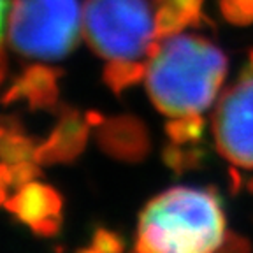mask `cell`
<instances>
[{
  "mask_svg": "<svg viewBox=\"0 0 253 253\" xmlns=\"http://www.w3.org/2000/svg\"><path fill=\"white\" fill-rule=\"evenodd\" d=\"M78 36V0H16L9 39L18 53L41 60L63 58Z\"/></svg>",
  "mask_w": 253,
  "mask_h": 253,
  "instance_id": "obj_4",
  "label": "cell"
},
{
  "mask_svg": "<svg viewBox=\"0 0 253 253\" xmlns=\"http://www.w3.org/2000/svg\"><path fill=\"white\" fill-rule=\"evenodd\" d=\"M97 142L104 153L122 162H141L150 153V135L135 116L107 118L97 126Z\"/></svg>",
  "mask_w": 253,
  "mask_h": 253,
  "instance_id": "obj_8",
  "label": "cell"
},
{
  "mask_svg": "<svg viewBox=\"0 0 253 253\" xmlns=\"http://www.w3.org/2000/svg\"><path fill=\"white\" fill-rule=\"evenodd\" d=\"M84 34L107 60L150 58L158 41L148 0H86Z\"/></svg>",
  "mask_w": 253,
  "mask_h": 253,
  "instance_id": "obj_3",
  "label": "cell"
},
{
  "mask_svg": "<svg viewBox=\"0 0 253 253\" xmlns=\"http://www.w3.org/2000/svg\"><path fill=\"white\" fill-rule=\"evenodd\" d=\"M227 236L223 201L214 186H172L139 213L134 253H216Z\"/></svg>",
  "mask_w": 253,
  "mask_h": 253,
  "instance_id": "obj_1",
  "label": "cell"
},
{
  "mask_svg": "<svg viewBox=\"0 0 253 253\" xmlns=\"http://www.w3.org/2000/svg\"><path fill=\"white\" fill-rule=\"evenodd\" d=\"M229 178H230V194L232 195H237L239 194V190H241V174L236 167H230L229 169Z\"/></svg>",
  "mask_w": 253,
  "mask_h": 253,
  "instance_id": "obj_18",
  "label": "cell"
},
{
  "mask_svg": "<svg viewBox=\"0 0 253 253\" xmlns=\"http://www.w3.org/2000/svg\"><path fill=\"white\" fill-rule=\"evenodd\" d=\"M5 210L39 237H56L63 225V199L56 188L32 181L7 199Z\"/></svg>",
  "mask_w": 253,
  "mask_h": 253,
  "instance_id": "obj_6",
  "label": "cell"
},
{
  "mask_svg": "<svg viewBox=\"0 0 253 253\" xmlns=\"http://www.w3.org/2000/svg\"><path fill=\"white\" fill-rule=\"evenodd\" d=\"M250 63H252V67H253V53H252V58H250Z\"/></svg>",
  "mask_w": 253,
  "mask_h": 253,
  "instance_id": "obj_24",
  "label": "cell"
},
{
  "mask_svg": "<svg viewBox=\"0 0 253 253\" xmlns=\"http://www.w3.org/2000/svg\"><path fill=\"white\" fill-rule=\"evenodd\" d=\"M227 72L225 55L202 37L157 41L146 65V88L162 115L185 116L208 109Z\"/></svg>",
  "mask_w": 253,
  "mask_h": 253,
  "instance_id": "obj_2",
  "label": "cell"
},
{
  "mask_svg": "<svg viewBox=\"0 0 253 253\" xmlns=\"http://www.w3.org/2000/svg\"><path fill=\"white\" fill-rule=\"evenodd\" d=\"M84 118H86V122L90 126H100L104 122H106V118H104L100 113H97V111H88L86 115H84Z\"/></svg>",
  "mask_w": 253,
  "mask_h": 253,
  "instance_id": "obj_19",
  "label": "cell"
},
{
  "mask_svg": "<svg viewBox=\"0 0 253 253\" xmlns=\"http://www.w3.org/2000/svg\"><path fill=\"white\" fill-rule=\"evenodd\" d=\"M246 186H248V192H250V194H253V178L248 179V185H246Z\"/></svg>",
  "mask_w": 253,
  "mask_h": 253,
  "instance_id": "obj_23",
  "label": "cell"
},
{
  "mask_svg": "<svg viewBox=\"0 0 253 253\" xmlns=\"http://www.w3.org/2000/svg\"><path fill=\"white\" fill-rule=\"evenodd\" d=\"M9 7V0H0V41L4 34V23H5V11Z\"/></svg>",
  "mask_w": 253,
  "mask_h": 253,
  "instance_id": "obj_20",
  "label": "cell"
},
{
  "mask_svg": "<svg viewBox=\"0 0 253 253\" xmlns=\"http://www.w3.org/2000/svg\"><path fill=\"white\" fill-rule=\"evenodd\" d=\"M58 72L53 69L34 65L27 69L21 78L12 83L4 93L2 104H12L18 100H27L30 109H51L58 100Z\"/></svg>",
  "mask_w": 253,
  "mask_h": 253,
  "instance_id": "obj_9",
  "label": "cell"
},
{
  "mask_svg": "<svg viewBox=\"0 0 253 253\" xmlns=\"http://www.w3.org/2000/svg\"><path fill=\"white\" fill-rule=\"evenodd\" d=\"M142 78H146V65L141 60H109L104 69V81L118 95L141 83Z\"/></svg>",
  "mask_w": 253,
  "mask_h": 253,
  "instance_id": "obj_11",
  "label": "cell"
},
{
  "mask_svg": "<svg viewBox=\"0 0 253 253\" xmlns=\"http://www.w3.org/2000/svg\"><path fill=\"white\" fill-rule=\"evenodd\" d=\"M213 134L221 157L243 169H253V67L227 90L213 116Z\"/></svg>",
  "mask_w": 253,
  "mask_h": 253,
  "instance_id": "obj_5",
  "label": "cell"
},
{
  "mask_svg": "<svg viewBox=\"0 0 253 253\" xmlns=\"http://www.w3.org/2000/svg\"><path fill=\"white\" fill-rule=\"evenodd\" d=\"M91 245L97 246L102 253H125V237L116 230H111L104 225H97L91 232Z\"/></svg>",
  "mask_w": 253,
  "mask_h": 253,
  "instance_id": "obj_13",
  "label": "cell"
},
{
  "mask_svg": "<svg viewBox=\"0 0 253 253\" xmlns=\"http://www.w3.org/2000/svg\"><path fill=\"white\" fill-rule=\"evenodd\" d=\"M41 164H37L36 160L34 162H28V160H23V162H16L11 164V172H12V183H14L16 188L27 185V183L36 181L37 178L42 176V169H41Z\"/></svg>",
  "mask_w": 253,
  "mask_h": 253,
  "instance_id": "obj_16",
  "label": "cell"
},
{
  "mask_svg": "<svg viewBox=\"0 0 253 253\" xmlns=\"http://www.w3.org/2000/svg\"><path fill=\"white\" fill-rule=\"evenodd\" d=\"M39 146L34 137L25 132V128L11 132L0 141V160L7 164L23 162L34 158L36 148Z\"/></svg>",
  "mask_w": 253,
  "mask_h": 253,
  "instance_id": "obj_12",
  "label": "cell"
},
{
  "mask_svg": "<svg viewBox=\"0 0 253 253\" xmlns=\"http://www.w3.org/2000/svg\"><path fill=\"white\" fill-rule=\"evenodd\" d=\"M7 190H9L7 185H2V183H0V206L7 202V197H9V195H7Z\"/></svg>",
  "mask_w": 253,
  "mask_h": 253,
  "instance_id": "obj_21",
  "label": "cell"
},
{
  "mask_svg": "<svg viewBox=\"0 0 253 253\" xmlns=\"http://www.w3.org/2000/svg\"><path fill=\"white\" fill-rule=\"evenodd\" d=\"M204 0H155L157 39L176 36L188 25H197Z\"/></svg>",
  "mask_w": 253,
  "mask_h": 253,
  "instance_id": "obj_10",
  "label": "cell"
},
{
  "mask_svg": "<svg viewBox=\"0 0 253 253\" xmlns=\"http://www.w3.org/2000/svg\"><path fill=\"white\" fill-rule=\"evenodd\" d=\"M76 253H102V252H100L97 246L91 245L90 248H79V250H76Z\"/></svg>",
  "mask_w": 253,
  "mask_h": 253,
  "instance_id": "obj_22",
  "label": "cell"
},
{
  "mask_svg": "<svg viewBox=\"0 0 253 253\" xmlns=\"http://www.w3.org/2000/svg\"><path fill=\"white\" fill-rule=\"evenodd\" d=\"M220 9L230 23H253V0H220Z\"/></svg>",
  "mask_w": 253,
  "mask_h": 253,
  "instance_id": "obj_14",
  "label": "cell"
},
{
  "mask_svg": "<svg viewBox=\"0 0 253 253\" xmlns=\"http://www.w3.org/2000/svg\"><path fill=\"white\" fill-rule=\"evenodd\" d=\"M20 128H23V123L16 118V116H2L0 115V141H2L5 135L11 134V132L20 130Z\"/></svg>",
  "mask_w": 253,
  "mask_h": 253,
  "instance_id": "obj_17",
  "label": "cell"
},
{
  "mask_svg": "<svg viewBox=\"0 0 253 253\" xmlns=\"http://www.w3.org/2000/svg\"><path fill=\"white\" fill-rule=\"evenodd\" d=\"M88 125L86 118L72 107L63 106L60 109L58 123L49 134L46 141H42L36 148L34 158L41 166H51V164H71L86 148Z\"/></svg>",
  "mask_w": 253,
  "mask_h": 253,
  "instance_id": "obj_7",
  "label": "cell"
},
{
  "mask_svg": "<svg viewBox=\"0 0 253 253\" xmlns=\"http://www.w3.org/2000/svg\"><path fill=\"white\" fill-rule=\"evenodd\" d=\"M162 160L176 176H181L188 170V162H186V150H183L181 144L170 142L166 144L162 150Z\"/></svg>",
  "mask_w": 253,
  "mask_h": 253,
  "instance_id": "obj_15",
  "label": "cell"
}]
</instances>
